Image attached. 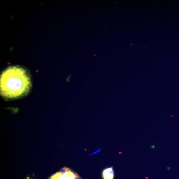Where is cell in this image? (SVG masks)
Wrapping results in <instances>:
<instances>
[{"label": "cell", "instance_id": "cell-1", "mask_svg": "<svg viewBox=\"0 0 179 179\" xmlns=\"http://www.w3.org/2000/svg\"><path fill=\"white\" fill-rule=\"evenodd\" d=\"M0 89L4 98L14 99L27 95L31 86V79L26 71L17 66L9 67L1 75Z\"/></svg>", "mask_w": 179, "mask_h": 179}, {"label": "cell", "instance_id": "cell-2", "mask_svg": "<svg viewBox=\"0 0 179 179\" xmlns=\"http://www.w3.org/2000/svg\"><path fill=\"white\" fill-rule=\"evenodd\" d=\"M61 171L63 172L65 179H80L78 175L68 168H64Z\"/></svg>", "mask_w": 179, "mask_h": 179}, {"label": "cell", "instance_id": "cell-3", "mask_svg": "<svg viewBox=\"0 0 179 179\" xmlns=\"http://www.w3.org/2000/svg\"><path fill=\"white\" fill-rule=\"evenodd\" d=\"M103 179H114V172L113 167L106 168L103 172Z\"/></svg>", "mask_w": 179, "mask_h": 179}, {"label": "cell", "instance_id": "cell-4", "mask_svg": "<svg viewBox=\"0 0 179 179\" xmlns=\"http://www.w3.org/2000/svg\"><path fill=\"white\" fill-rule=\"evenodd\" d=\"M50 179H65V178L63 172L61 171L52 176Z\"/></svg>", "mask_w": 179, "mask_h": 179}, {"label": "cell", "instance_id": "cell-5", "mask_svg": "<svg viewBox=\"0 0 179 179\" xmlns=\"http://www.w3.org/2000/svg\"><path fill=\"white\" fill-rule=\"evenodd\" d=\"M27 179H30L29 177H27Z\"/></svg>", "mask_w": 179, "mask_h": 179}]
</instances>
